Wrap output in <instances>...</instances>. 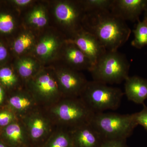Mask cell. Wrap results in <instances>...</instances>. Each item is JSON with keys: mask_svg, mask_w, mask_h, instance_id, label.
Wrapping results in <instances>:
<instances>
[{"mask_svg": "<svg viewBox=\"0 0 147 147\" xmlns=\"http://www.w3.org/2000/svg\"><path fill=\"white\" fill-rule=\"evenodd\" d=\"M82 26L85 30L94 35L107 51H117L127 41L131 33L125 21L110 10L86 12Z\"/></svg>", "mask_w": 147, "mask_h": 147, "instance_id": "cell-1", "label": "cell"}, {"mask_svg": "<svg viewBox=\"0 0 147 147\" xmlns=\"http://www.w3.org/2000/svg\"><path fill=\"white\" fill-rule=\"evenodd\" d=\"M45 109L57 127L69 131L90 123L95 114L80 97H63Z\"/></svg>", "mask_w": 147, "mask_h": 147, "instance_id": "cell-2", "label": "cell"}, {"mask_svg": "<svg viewBox=\"0 0 147 147\" xmlns=\"http://www.w3.org/2000/svg\"><path fill=\"white\" fill-rule=\"evenodd\" d=\"M90 123L103 140L127 139L137 126L133 114L104 112L95 113Z\"/></svg>", "mask_w": 147, "mask_h": 147, "instance_id": "cell-3", "label": "cell"}, {"mask_svg": "<svg viewBox=\"0 0 147 147\" xmlns=\"http://www.w3.org/2000/svg\"><path fill=\"white\" fill-rule=\"evenodd\" d=\"M130 66L125 55L118 50L107 51L90 71L93 81L107 85L119 84L128 77Z\"/></svg>", "mask_w": 147, "mask_h": 147, "instance_id": "cell-4", "label": "cell"}, {"mask_svg": "<svg viewBox=\"0 0 147 147\" xmlns=\"http://www.w3.org/2000/svg\"><path fill=\"white\" fill-rule=\"evenodd\" d=\"M124 93L120 89L93 80L88 82L80 97L94 113L119 107Z\"/></svg>", "mask_w": 147, "mask_h": 147, "instance_id": "cell-5", "label": "cell"}, {"mask_svg": "<svg viewBox=\"0 0 147 147\" xmlns=\"http://www.w3.org/2000/svg\"><path fill=\"white\" fill-rule=\"evenodd\" d=\"M40 107L47 108L63 97L55 71L40 69L25 84Z\"/></svg>", "mask_w": 147, "mask_h": 147, "instance_id": "cell-6", "label": "cell"}, {"mask_svg": "<svg viewBox=\"0 0 147 147\" xmlns=\"http://www.w3.org/2000/svg\"><path fill=\"white\" fill-rule=\"evenodd\" d=\"M21 120L26 129L31 147H42L57 127L44 108H38Z\"/></svg>", "mask_w": 147, "mask_h": 147, "instance_id": "cell-7", "label": "cell"}, {"mask_svg": "<svg viewBox=\"0 0 147 147\" xmlns=\"http://www.w3.org/2000/svg\"><path fill=\"white\" fill-rule=\"evenodd\" d=\"M63 97H79L86 86L87 81L82 74L69 67L55 71Z\"/></svg>", "mask_w": 147, "mask_h": 147, "instance_id": "cell-8", "label": "cell"}, {"mask_svg": "<svg viewBox=\"0 0 147 147\" xmlns=\"http://www.w3.org/2000/svg\"><path fill=\"white\" fill-rule=\"evenodd\" d=\"M55 13L58 21L66 30L73 33V37L83 28L79 24L82 23L86 13L80 2L79 4L70 1L59 3Z\"/></svg>", "mask_w": 147, "mask_h": 147, "instance_id": "cell-9", "label": "cell"}, {"mask_svg": "<svg viewBox=\"0 0 147 147\" xmlns=\"http://www.w3.org/2000/svg\"><path fill=\"white\" fill-rule=\"evenodd\" d=\"M70 41L75 44L88 58L93 66L107 51L94 35L83 28Z\"/></svg>", "mask_w": 147, "mask_h": 147, "instance_id": "cell-10", "label": "cell"}, {"mask_svg": "<svg viewBox=\"0 0 147 147\" xmlns=\"http://www.w3.org/2000/svg\"><path fill=\"white\" fill-rule=\"evenodd\" d=\"M7 106L19 119L34 110L41 108L32 95L25 86L17 90L7 100Z\"/></svg>", "mask_w": 147, "mask_h": 147, "instance_id": "cell-11", "label": "cell"}, {"mask_svg": "<svg viewBox=\"0 0 147 147\" xmlns=\"http://www.w3.org/2000/svg\"><path fill=\"white\" fill-rule=\"evenodd\" d=\"M147 7V0H113L110 11L123 20L138 21Z\"/></svg>", "mask_w": 147, "mask_h": 147, "instance_id": "cell-12", "label": "cell"}, {"mask_svg": "<svg viewBox=\"0 0 147 147\" xmlns=\"http://www.w3.org/2000/svg\"><path fill=\"white\" fill-rule=\"evenodd\" d=\"M1 137L2 141L9 147H31L26 129L21 119L3 129Z\"/></svg>", "mask_w": 147, "mask_h": 147, "instance_id": "cell-13", "label": "cell"}, {"mask_svg": "<svg viewBox=\"0 0 147 147\" xmlns=\"http://www.w3.org/2000/svg\"><path fill=\"white\" fill-rule=\"evenodd\" d=\"M70 131L75 147H100L103 141L90 123Z\"/></svg>", "mask_w": 147, "mask_h": 147, "instance_id": "cell-14", "label": "cell"}, {"mask_svg": "<svg viewBox=\"0 0 147 147\" xmlns=\"http://www.w3.org/2000/svg\"><path fill=\"white\" fill-rule=\"evenodd\" d=\"M125 82L124 94L127 99L144 105L147 99V79L139 76H129Z\"/></svg>", "mask_w": 147, "mask_h": 147, "instance_id": "cell-15", "label": "cell"}, {"mask_svg": "<svg viewBox=\"0 0 147 147\" xmlns=\"http://www.w3.org/2000/svg\"><path fill=\"white\" fill-rule=\"evenodd\" d=\"M66 44L63 56L69 67L75 70L86 69L90 71L93 65L88 58L73 42L69 40Z\"/></svg>", "mask_w": 147, "mask_h": 147, "instance_id": "cell-16", "label": "cell"}, {"mask_svg": "<svg viewBox=\"0 0 147 147\" xmlns=\"http://www.w3.org/2000/svg\"><path fill=\"white\" fill-rule=\"evenodd\" d=\"M41 147H75V146L70 131L57 127Z\"/></svg>", "mask_w": 147, "mask_h": 147, "instance_id": "cell-17", "label": "cell"}, {"mask_svg": "<svg viewBox=\"0 0 147 147\" xmlns=\"http://www.w3.org/2000/svg\"><path fill=\"white\" fill-rule=\"evenodd\" d=\"M16 67L18 76L25 84L40 70L36 62L30 58H24L20 60Z\"/></svg>", "mask_w": 147, "mask_h": 147, "instance_id": "cell-18", "label": "cell"}, {"mask_svg": "<svg viewBox=\"0 0 147 147\" xmlns=\"http://www.w3.org/2000/svg\"><path fill=\"white\" fill-rule=\"evenodd\" d=\"M59 43L57 38L52 36L43 38L37 45L36 52L37 55L42 58L50 57L57 51Z\"/></svg>", "mask_w": 147, "mask_h": 147, "instance_id": "cell-19", "label": "cell"}, {"mask_svg": "<svg viewBox=\"0 0 147 147\" xmlns=\"http://www.w3.org/2000/svg\"><path fill=\"white\" fill-rule=\"evenodd\" d=\"M134 39L131 41V45L137 49H141L147 45V21H138L136 28L132 31Z\"/></svg>", "mask_w": 147, "mask_h": 147, "instance_id": "cell-20", "label": "cell"}, {"mask_svg": "<svg viewBox=\"0 0 147 147\" xmlns=\"http://www.w3.org/2000/svg\"><path fill=\"white\" fill-rule=\"evenodd\" d=\"M113 0H86L80 2L85 13L99 10H110Z\"/></svg>", "mask_w": 147, "mask_h": 147, "instance_id": "cell-21", "label": "cell"}, {"mask_svg": "<svg viewBox=\"0 0 147 147\" xmlns=\"http://www.w3.org/2000/svg\"><path fill=\"white\" fill-rule=\"evenodd\" d=\"M0 82L7 88H14L19 84V78L11 69L3 67L0 69Z\"/></svg>", "mask_w": 147, "mask_h": 147, "instance_id": "cell-22", "label": "cell"}, {"mask_svg": "<svg viewBox=\"0 0 147 147\" xmlns=\"http://www.w3.org/2000/svg\"><path fill=\"white\" fill-rule=\"evenodd\" d=\"M33 42V38L30 34H23L15 40L13 44V49L17 54H21L31 47Z\"/></svg>", "mask_w": 147, "mask_h": 147, "instance_id": "cell-23", "label": "cell"}, {"mask_svg": "<svg viewBox=\"0 0 147 147\" xmlns=\"http://www.w3.org/2000/svg\"><path fill=\"white\" fill-rule=\"evenodd\" d=\"M29 21L30 24L37 27H42L47 24V20L45 11L42 8L35 9L30 14Z\"/></svg>", "mask_w": 147, "mask_h": 147, "instance_id": "cell-24", "label": "cell"}, {"mask_svg": "<svg viewBox=\"0 0 147 147\" xmlns=\"http://www.w3.org/2000/svg\"><path fill=\"white\" fill-rule=\"evenodd\" d=\"M6 107L0 110V127L3 129L19 119L12 110Z\"/></svg>", "mask_w": 147, "mask_h": 147, "instance_id": "cell-25", "label": "cell"}, {"mask_svg": "<svg viewBox=\"0 0 147 147\" xmlns=\"http://www.w3.org/2000/svg\"><path fill=\"white\" fill-rule=\"evenodd\" d=\"M14 22L13 18L9 14L0 15V31L3 33H9L13 30Z\"/></svg>", "mask_w": 147, "mask_h": 147, "instance_id": "cell-26", "label": "cell"}, {"mask_svg": "<svg viewBox=\"0 0 147 147\" xmlns=\"http://www.w3.org/2000/svg\"><path fill=\"white\" fill-rule=\"evenodd\" d=\"M135 122L137 125H141L147 131V106L144 105L142 111L133 114Z\"/></svg>", "mask_w": 147, "mask_h": 147, "instance_id": "cell-27", "label": "cell"}, {"mask_svg": "<svg viewBox=\"0 0 147 147\" xmlns=\"http://www.w3.org/2000/svg\"><path fill=\"white\" fill-rule=\"evenodd\" d=\"M127 139L103 140L100 147H129Z\"/></svg>", "mask_w": 147, "mask_h": 147, "instance_id": "cell-28", "label": "cell"}, {"mask_svg": "<svg viewBox=\"0 0 147 147\" xmlns=\"http://www.w3.org/2000/svg\"><path fill=\"white\" fill-rule=\"evenodd\" d=\"M7 55V50L5 47L0 45V61L3 60Z\"/></svg>", "mask_w": 147, "mask_h": 147, "instance_id": "cell-29", "label": "cell"}, {"mask_svg": "<svg viewBox=\"0 0 147 147\" xmlns=\"http://www.w3.org/2000/svg\"><path fill=\"white\" fill-rule=\"evenodd\" d=\"M32 1L30 0H15L14 2L17 5L19 6L26 5L28 4Z\"/></svg>", "mask_w": 147, "mask_h": 147, "instance_id": "cell-30", "label": "cell"}, {"mask_svg": "<svg viewBox=\"0 0 147 147\" xmlns=\"http://www.w3.org/2000/svg\"><path fill=\"white\" fill-rule=\"evenodd\" d=\"M5 94L2 87L0 86V105H2L5 101Z\"/></svg>", "mask_w": 147, "mask_h": 147, "instance_id": "cell-31", "label": "cell"}, {"mask_svg": "<svg viewBox=\"0 0 147 147\" xmlns=\"http://www.w3.org/2000/svg\"><path fill=\"white\" fill-rule=\"evenodd\" d=\"M0 147H9L2 140H0Z\"/></svg>", "mask_w": 147, "mask_h": 147, "instance_id": "cell-32", "label": "cell"}, {"mask_svg": "<svg viewBox=\"0 0 147 147\" xmlns=\"http://www.w3.org/2000/svg\"><path fill=\"white\" fill-rule=\"evenodd\" d=\"M144 19L147 21V7L144 11Z\"/></svg>", "mask_w": 147, "mask_h": 147, "instance_id": "cell-33", "label": "cell"}, {"mask_svg": "<svg viewBox=\"0 0 147 147\" xmlns=\"http://www.w3.org/2000/svg\"><path fill=\"white\" fill-rule=\"evenodd\" d=\"M31 147L30 146H24V147Z\"/></svg>", "mask_w": 147, "mask_h": 147, "instance_id": "cell-34", "label": "cell"}]
</instances>
